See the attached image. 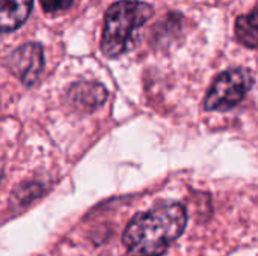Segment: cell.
Wrapping results in <instances>:
<instances>
[{
    "label": "cell",
    "instance_id": "1",
    "mask_svg": "<svg viewBox=\"0 0 258 256\" xmlns=\"http://www.w3.org/2000/svg\"><path fill=\"white\" fill-rule=\"evenodd\" d=\"M187 213L178 202H168L135 216L122 241L128 256H162L183 234Z\"/></svg>",
    "mask_w": 258,
    "mask_h": 256
},
{
    "label": "cell",
    "instance_id": "2",
    "mask_svg": "<svg viewBox=\"0 0 258 256\" xmlns=\"http://www.w3.org/2000/svg\"><path fill=\"white\" fill-rule=\"evenodd\" d=\"M151 5L139 0H119L113 3L104 17L101 51L106 57H118L130 51L136 44L138 30L153 17Z\"/></svg>",
    "mask_w": 258,
    "mask_h": 256
},
{
    "label": "cell",
    "instance_id": "3",
    "mask_svg": "<svg viewBox=\"0 0 258 256\" xmlns=\"http://www.w3.org/2000/svg\"><path fill=\"white\" fill-rule=\"evenodd\" d=\"M252 75L245 68H233L224 71L213 81L206 101V110L227 112L236 107L252 86Z\"/></svg>",
    "mask_w": 258,
    "mask_h": 256
},
{
    "label": "cell",
    "instance_id": "4",
    "mask_svg": "<svg viewBox=\"0 0 258 256\" xmlns=\"http://www.w3.org/2000/svg\"><path fill=\"white\" fill-rule=\"evenodd\" d=\"M9 71L17 75L23 84L32 86L44 68V53L42 47L36 42H29L18 47L8 57Z\"/></svg>",
    "mask_w": 258,
    "mask_h": 256
},
{
    "label": "cell",
    "instance_id": "5",
    "mask_svg": "<svg viewBox=\"0 0 258 256\" xmlns=\"http://www.w3.org/2000/svg\"><path fill=\"white\" fill-rule=\"evenodd\" d=\"M107 98V91L95 81L74 83L68 91V100L76 110L92 112L98 109Z\"/></svg>",
    "mask_w": 258,
    "mask_h": 256
},
{
    "label": "cell",
    "instance_id": "6",
    "mask_svg": "<svg viewBox=\"0 0 258 256\" xmlns=\"http://www.w3.org/2000/svg\"><path fill=\"white\" fill-rule=\"evenodd\" d=\"M33 0H3L2 2V32L9 33L18 29L30 15Z\"/></svg>",
    "mask_w": 258,
    "mask_h": 256
},
{
    "label": "cell",
    "instance_id": "7",
    "mask_svg": "<svg viewBox=\"0 0 258 256\" xmlns=\"http://www.w3.org/2000/svg\"><path fill=\"white\" fill-rule=\"evenodd\" d=\"M236 36L243 45L249 48H258V6L249 14L240 15L237 18Z\"/></svg>",
    "mask_w": 258,
    "mask_h": 256
},
{
    "label": "cell",
    "instance_id": "8",
    "mask_svg": "<svg viewBox=\"0 0 258 256\" xmlns=\"http://www.w3.org/2000/svg\"><path fill=\"white\" fill-rule=\"evenodd\" d=\"M74 3V0H41V6L45 12L48 14H54L59 11H65L68 8H71Z\"/></svg>",
    "mask_w": 258,
    "mask_h": 256
}]
</instances>
